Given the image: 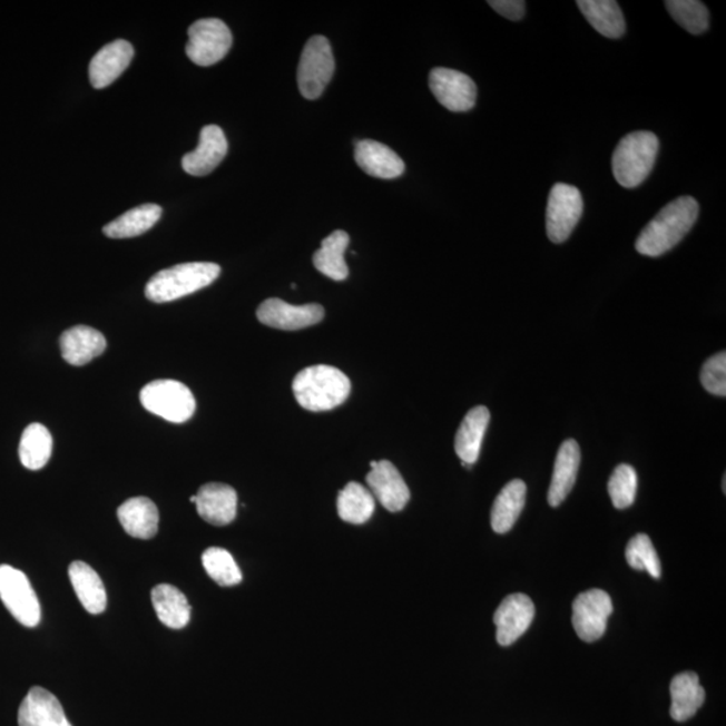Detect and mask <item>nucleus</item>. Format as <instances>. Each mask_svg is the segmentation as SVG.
<instances>
[{
  "mask_svg": "<svg viewBox=\"0 0 726 726\" xmlns=\"http://www.w3.org/2000/svg\"><path fill=\"white\" fill-rule=\"evenodd\" d=\"M489 423L490 412L485 406H477L467 413L455 439V451L463 465L477 463Z\"/></svg>",
  "mask_w": 726,
  "mask_h": 726,
  "instance_id": "5701e85b",
  "label": "nucleus"
},
{
  "mask_svg": "<svg viewBox=\"0 0 726 726\" xmlns=\"http://www.w3.org/2000/svg\"><path fill=\"white\" fill-rule=\"evenodd\" d=\"M626 559L628 566L637 570H646L654 579H659L663 573L657 550L647 534H637L628 542Z\"/></svg>",
  "mask_w": 726,
  "mask_h": 726,
  "instance_id": "f704fd0d",
  "label": "nucleus"
},
{
  "mask_svg": "<svg viewBox=\"0 0 726 726\" xmlns=\"http://www.w3.org/2000/svg\"><path fill=\"white\" fill-rule=\"evenodd\" d=\"M666 9L674 21L691 35H703L709 28V11L698 0H669Z\"/></svg>",
  "mask_w": 726,
  "mask_h": 726,
  "instance_id": "72a5a7b5",
  "label": "nucleus"
},
{
  "mask_svg": "<svg viewBox=\"0 0 726 726\" xmlns=\"http://www.w3.org/2000/svg\"><path fill=\"white\" fill-rule=\"evenodd\" d=\"M527 502V484L521 479H514L506 484L496 499L491 510V528L498 534L508 533L513 529Z\"/></svg>",
  "mask_w": 726,
  "mask_h": 726,
  "instance_id": "a878e982",
  "label": "nucleus"
},
{
  "mask_svg": "<svg viewBox=\"0 0 726 726\" xmlns=\"http://www.w3.org/2000/svg\"><path fill=\"white\" fill-rule=\"evenodd\" d=\"M336 508L342 521L353 524L366 523L375 510L374 497L362 484L350 482L340 492Z\"/></svg>",
  "mask_w": 726,
  "mask_h": 726,
  "instance_id": "2f4dec72",
  "label": "nucleus"
},
{
  "mask_svg": "<svg viewBox=\"0 0 726 726\" xmlns=\"http://www.w3.org/2000/svg\"><path fill=\"white\" fill-rule=\"evenodd\" d=\"M197 511L214 527H226L237 516V492L228 484L207 483L197 492Z\"/></svg>",
  "mask_w": 726,
  "mask_h": 726,
  "instance_id": "f3484780",
  "label": "nucleus"
},
{
  "mask_svg": "<svg viewBox=\"0 0 726 726\" xmlns=\"http://www.w3.org/2000/svg\"><path fill=\"white\" fill-rule=\"evenodd\" d=\"M69 579L77 598L89 614L99 615L106 611L107 592L100 576L87 562L75 561L69 567Z\"/></svg>",
  "mask_w": 726,
  "mask_h": 726,
  "instance_id": "b1692460",
  "label": "nucleus"
},
{
  "mask_svg": "<svg viewBox=\"0 0 726 726\" xmlns=\"http://www.w3.org/2000/svg\"><path fill=\"white\" fill-rule=\"evenodd\" d=\"M585 203L579 189L567 184H557L550 190L547 209V233L550 242L566 243L579 224Z\"/></svg>",
  "mask_w": 726,
  "mask_h": 726,
  "instance_id": "1a4fd4ad",
  "label": "nucleus"
},
{
  "mask_svg": "<svg viewBox=\"0 0 726 726\" xmlns=\"http://www.w3.org/2000/svg\"><path fill=\"white\" fill-rule=\"evenodd\" d=\"M293 391L304 410L324 412L345 403L352 392V382L340 369L316 365L296 374Z\"/></svg>",
  "mask_w": 726,
  "mask_h": 726,
  "instance_id": "f03ea898",
  "label": "nucleus"
},
{
  "mask_svg": "<svg viewBox=\"0 0 726 726\" xmlns=\"http://www.w3.org/2000/svg\"><path fill=\"white\" fill-rule=\"evenodd\" d=\"M350 243L346 232L335 230L324 238L320 251L315 252L313 262L315 268L324 276L335 282L345 281L349 276V268L345 262V252Z\"/></svg>",
  "mask_w": 726,
  "mask_h": 726,
  "instance_id": "c85d7f7f",
  "label": "nucleus"
},
{
  "mask_svg": "<svg viewBox=\"0 0 726 726\" xmlns=\"http://www.w3.org/2000/svg\"><path fill=\"white\" fill-rule=\"evenodd\" d=\"M145 410L174 424L186 423L196 412V399L189 387L174 380H157L141 389Z\"/></svg>",
  "mask_w": 726,
  "mask_h": 726,
  "instance_id": "39448f33",
  "label": "nucleus"
},
{
  "mask_svg": "<svg viewBox=\"0 0 726 726\" xmlns=\"http://www.w3.org/2000/svg\"><path fill=\"white\" fill-rule=\"evenodd\" d=\"M581 462L580 447L575 440H567L557 453L552 483L548 492L550 506L557 508L572 491Z\"/></svg>",
  "mask_w": 726,
  "mask_h": 726,
  "instance_id": "4be33fe9",
  "label": "nucleus"
},
{
  "mask_svg": "<svg viewBox=\"0 0 726 726\" xmlns=\"http://www.w3.org/2000/svg\"><path fill=\"white\" fill-rule=\"evenodd\" d=\"M355 161L362 171L374 178L394 179L405 171L403 159L392 148L375 140L355 143Z\"/></svg>",
  "mask_w": 726,
  "mask_h": 726,
  "instance_id": "6ab92c4d",
  "label": "nucleus"
},
{
  "mask_svg": "<svg viewBox=\"0 0 726 726\" xmlns=\"http://www.w3.org/2000/svg\"><path fill=\"white\" fill-rule=\"evenodd\" d=\"M232 32L222 19H199L189 28L186 55L199 67H210L224 60L232 48Z\"/></svg>",
  "mask_w": 726,
  "mask_h": 726,
  "instance_id": "6e6552de",
  "label": "nucleus"
},
{
  "mask_svg": "<svg viewBox=\"0 0 726 726\" xmlns=\"http://www.w3.org/2000/svg\"><path fill=\"white\" fill-rule=\"evenodd\" d=\"M536 608L529 596L514 593L503 599L494 614L497 640L501 646L513 645L533 624Z\"/></svg>",
  "mask_w": 726,
  "mask_h": 726,
  "instance_id": "ddd939ff",
  "label": "nucleus"
},
{
  "mask_svg": "<svg viewBox=\"0 0 726 726\" xmlns=\"http://www.w3.org/2000/svg\"><path fill=\"white\" fill-rule=\"evenodd\" d=\"M430 88L436 100L449 111L467 112L475 107V82L462 71L434 68L430 73Z\"/></svg>",
  "mask_w": 726,
  "mask_h": 726,
  "instance_id": "9b49d317",
  "label": "nucleus"
},
{
  "mask_svg": "<svg viewBox=\"0 0 726 726\" xmlns=\"http://www.w3.org/2000/svg\"><path fill=\"white\" fill-rule=\"evenodd\" d=\"M118 518L122 529L131 537L150 540L158 533L159 511L150 498L128 499L118 509Z\"/></svg>",
  "mask_w": 726,
  "mask_h": 726,
  "instance_id": "412c9836",
  "label": "nucleus"
},
{
  "mask_svg": "<svg viewBox=\"0 0 726 726\" xmlns=\"http://www.w3.org/2000/svg\"><path fill=\"white\" fill-rule=\"evenodd\" d=\"M19 726H71L53 693L31 687L18 712Z\"/></svg>",
  "mask_w": 726,
  "mask_h": 726,
  "instance_id": "dca6fc26",
  "label": "nucleus"
},
{
  "mask_svg": "<svg viewBox=\"0 0 726 726\" xmlns=\"http://www.w3.org/2000/svg\"><path fill=\"white\" fill-rule=\"evenodd\" d=\"M228 153V140L218 126H206L199 135V145L182 159V167L193 177H205L216 170Z\"/></svg>",
  "mask_w": 726,
  "mask_h": 726,
  "instance_id": "2eb2a0df",
  "label": "nucleus"
},
{
  "mask_svg": "<svg viewBox=\"0 0 726 726\" xmlns=\"http://www.w3.org/2000/svg\"><path fill=\"white\" fill-rule=\"evenodd\" d=\"M703 386L710 394L725 398L726 395V354L725 352L712 356L705 362L702 372Z\"/></svg>",
  "mask_w": 726,
  "mask_h": 726,
  "instance_id": "e433bc0d",
  "label": "nucleus"
},
{
  "mask_svg": "<svg viewBox=\"0 0 726 726\" xmlns=\"http://www.w3.org/2000/svg\"><path fill=\"white\" fill-rule=\"evenodd\" d=\"M699 205L695 198L679 197L665 206L656 218L641 230L635 248L640 255L658 257L683 242L696 224Z\"/></svg>",
  "mask_w": 726,
  "mask_h": 726,
  "instance_id": "f257e3e1",
  "label": "nucleus"
},
{
  "mask_svg": "<svg viewBox=\"0 0 726 726\" xmlns=\"http://www.w3.org/2000/svg\"><path fill=\"white\" fill-rule=\"evenodd\" d=\"M638 490L637 471L631 465L620 464L616 467L611 479L608 482V492L616 509L630 508L635 502Z\"/></svg>",
  "mask_w": 726,
  "mask_h": 726,
  "instance_id": "c9c22d12",
  "label": "nucleus"
},
{
  "mask_svg": "<svg viewBox=\"0 0 726 726\" xmlns=\"http://www.w3.org/2000/svg\"><path fill=\"white\" fill-rule=\"evenodd\" d=\"M489 4L498 14L514 22L521 21L527 11V3L523 0H490Z\"/></svg>",
  "mask_w": 726,
  "mask_h": 726,
  "instance_id": "4c0bfd02",
  "label": "nucleus"
},
{
  "mask_svg": "<svg viewBox=\"0 0 726 726\" xmlns=\"http://www.w3.org/2000/svg\"><path fill=\"white\" fill-rule=\"evenodd\" d=\"M0 599L19 624L30 628L40 625V600L21 570L0 566Z\"/></svg>",
  "mask_w": 726,
  "mask_h": 726,
  "instance_id": "0eeeda50",
  "label": "nucleus"
},
{
  "mask_svg": "<svg viewBox=\"0 0 726 726\" xmlns=\"http://www.w3.org/2000/svg\"><path fill=\"white\" fill-rule=\"evenodd\" d=\"M134 57L133 45L125 40L114 41L99 50L89 63V79L94 88L111 86L128 68Z\"/></svg>",
  "mask_w": 726,
  "mask_h": 726,
  "instance_id": "a211bd4d",
  "label": "nucleus"
},
{
  "mask_svg": "<svg viewBox=\"0 0 726 726\" xmlns=\"http://www.w3.org/2000/svg\"><path fill=\"white\" fill-rule=\"evenodd\" d=\"M53 451V438L47 426L30 424L22 433L19 443V459L26 469L38 471L48 464Z\"/></svg>",
  "mask_w": 726,
  "mask_h": 726,
  "instance_id": "7c9ffc66",
  "label": "nucleus"
},
{
  "mask_svg": "<svg viewBox=\"0 0 726 726\" xmlns=\"http://www.w3.org/2000/svg\"><path fill=\"white\" fill-rule=\"evenodd\" d=\"M161 207L155 204H146L122 214L112 223L104 226V235L109 238H131L143 235L159 222Z\"/></svg>",
  "mask_w": 726,
  "mask_h": 726,
  "instance_id": "c756f323",
  "label": "nucleus"
},
{
  "mask_svg": "<svg viewBox=\"0 0 726 726\" xmlns=\"http://www.w3.org/2000/svg\"><path fill=\"white\" fill-rule=\"evenodd\" d=\"M614 611L612 600L601 589H589L573 601L572 621L581 640L592 644L607 630V621Z\"/></svg>",
  "mask_w": 726,
  "mask_h": 726,
  "instance_id": "9d476101",
  "label": "nucleus"
},
{
  "mask_svg": "<svg viewBox=\"0 0 726 726\" xmlns=\"http://www.w3.org/2000/svg\"><path fill=\"white\" fill-rule=\"evenodd\" d=\"M335 61L326 37L310 38L303 49L300 68H297V87L303 97L316 100L328 86L334 75Z\"/></svg>",
  "mask_w": 726,
  "mask_h": 726,
  "instance_id": "423d86ee",
  "label": "nucleus"
},
{
  "mask_svg": "<svg viewBox=\"0 0 726 726\" xmlns=\"http://www.w3.org/2000/svg\"><path fill=\"white\" fill-rule=\"evenodd\" d=\"M670 715L678 723L687 722L696 715L705 703V690L696 673H680L670 685Z\"/></svg>",
  "mask_w": 726,
  "mask_h": 726,
  "instance_id": "393cba45",
  "label": "nucleus"
},
{
  "mask_svg": "<svg viewBox=\"0 0 726 726\" xmlns=\"http://www.w3.org/2000/svg\"><path fill=\"white\" fill-rule=\"evenodd\" d=\"M659 140L656 134L632 133L625 136L612 155V173L620 186L635 189L647 179L656 165Z\"/></svg>",
  "mask_w": 726,
  "mask_h": 726,
  "instance_id": "20e7f679",
  "label": "nucleus"
},
{
  "mask_svg": "<svg viewBox=\"0 0 726 726\" xmlns=\"http://www.w3.org/2000/svg\"><path fill=\"white\" fill-rule=\"evenodd\" d=\"M153 606L161 624L173 630H182L190 621L192 607L186 596L170 585L153 589Z\"/></svg>",
  "mask_w": 726,
  "mask_h": 726,
  "instance_id": "bb28decb",
  "label": "nucleus"
},
{
  "mask_svg": "<svg viewBox=\"0 0 726 726\" xmlns=\"http://www.w3.org/2000/svg\"><path fill=\"white\" fill-rule=\"evenodd\" d=\"M222 274L214 263H185L155 274L147 283L145 294L154 303H168L207 287Z\"/></svg>",
  "mask_w": 726,
  "mask_h": 726,
  "instance_id": "7ed1b4c3",
  "label": "nucleus"
},
{
  "mask_svg": "<svg viewBox=\"0 0 726 726\" xmlns=\"http://www.w3.org/2000/svg\"><path fill=\"white\" fill-rule=\"evenodd\" d=\"M60 346L62 359L69 365L82 366L106 352L107 341L99 330L76 326L61 335Z\"/></svg>",
  "mask_w": 726,
  "mask_h": 726,
  "instance_id": "aec40b11",
  "label": "nucleus"
},
{
  "mask_svg": "<svg viewBox=\"0 0 726 726\" xmlns=\"http://www.w3.org/2000/svg\"><path fill=\"white\" fill-rule=\"evenodd\" d=\"M257 317L265 326L285 332H295L310 326H314L323 321L324 310L321 304H304V306H293L272 297L265 301L257 308Z\"/></svg>",
  "mask_w": 726,
  "mask_h": 726,
  "instance_id": "f8f14e48",
  "label": "nucleus"
},
{
  "mask_svg": "<svg viewBox=\"0 0 726 726\" xmlns=\"http://www.w3.org/2000/svg\"><path fill=\"white\" fill-rule=\"evenodd\" d=\"M580 11L592 28L607 38H620L626 32V21L615 0H579Z\"/></svg>",
  "mask_w": 726,
  "mask_h": 726,
  "instance_id": "cd10ccee",
  "label": "nucleus"
},
{
  "mask_svg": "<svg viewBox=\"0 0 726 726\" xmlns=\"http://www.w3.org/2000/svg\"><path fill=\"white\" fill-rule=\"evenodd\" d=\"M372 471L366 477L372 496L391 513L405 508L411 499V491L395 467L389 460L372 462Z\"/></svg>",
  "mask_w": 726,
  "mask_h": 726,
  "instance_id": "4468645a",
  "label": "nucleus"
},
{
  "mask_svg": "<svg viewBox=\"0 0 726 726\" xmlns=\"http://www.w3.org/2000/svg\"><path fill=\"white\" fill-rule=\"evenodd\" d=\"M206 573L218 586L235 587L243 581V573L233 556L223 548H209L203 555Z\"/></svg>",
  "mask_w": 726,
  "mask_h": 726,
  "instance_id": "473e14b6",
  "label": "nucleus"
}]
</instances>
